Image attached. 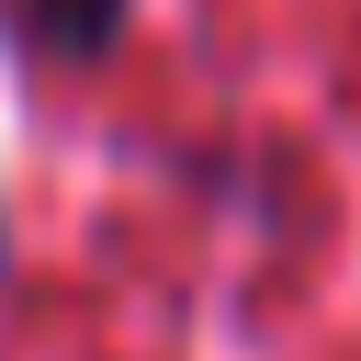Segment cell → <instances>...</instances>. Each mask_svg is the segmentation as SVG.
<instances>
[{
    "mask_svg": "<svg viewBox=\"0 0 361 361\" xmlns=\"http://www.w3.org/2000/svg\"><path fill=\"white\" fill-rule=\"evenodd\" d=\"M124 11H135V0H23V45H34V56L90 68V56H113Z\"/></svg>",
    "mask_w": 361,
    "mask_h": 361,
    "instance_id": "6da1fadb",
    "label": "cell"
}]
</instances>
